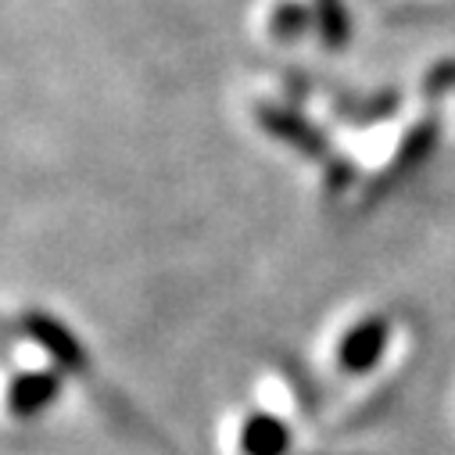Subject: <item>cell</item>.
Listing matches in <instances>:
<instances>
[{"mask_svg": "<svg viewBox=\"0 0 455 455\" xmlns=\"http://www.w3.org/2000/svg\"><path fill=\"white\" fill-rule=\"evenodd\" d=\"M315 4V29L330 51L348 47L352 40V12L345 0H312Z\"/></svg>", "mask_w": 455, "mask_h": 455, "instance_id": "7", "label": "cell"}, {"mask_svg": "<svg viewBox=\"0 0 455 455\" xmlns=\"http://www.w3.org/2000/svg\"><path fill=\"white\" fill-rule=\"evenodd\" d=\"M312 22H315V19H312V12H308L305 4H298V0H283V4L273 8L269 29H273L276 40H298V36L308 33Z\"/></svg>", "mask_w": 455, "mask_h": 455, "instance_id": "8", "label": "cell"}, {"mask_svg": "<svg viewBox=\"0 0 455 455\" xmlns=\"http://www.w3.org/2000/svg\"><path fill=\"white\" fill-rule=\"evenodd\" d=\"M387 337H391V323L384 315H366L359 319L337 345V366L345 373H370L384 352H387Z\"/></svg>", "mask_w": 455, "mask_h": 455, "instance_id": "2", "label": "cell"}, {"mask_svg": "<svg viewBox=\"0 0 455 455\" xmlns=\"http://www.w3.org/2000/svg\"><path fill=\"white\" fill-rule=\"evenodd\" d=\"M434 144H437V130H434V123H423V126H416L409 137H405V144L398 148V155H395V162H391V169L380 176V187H391L398 176H409L430 151H434Z\"/></svg>", "mask_w": 455, "mask_h": 455, "instance_id": "6", "label": "cell"}, {"mask_svg": "<svg viewBox=\"0 0 455 455\" xmlns=\"http://www.w3.org/2000/svg\"><path fill=\"white\" fill-rule=\"evenodd\" d=\"M19 330L33 340L36 348H44V352L51 355V363H54L61 373L83 377V373L90 370L86 348L79 345V337H76L61 319H54V315L33 308V312H22V315H19Z\"/></svg>", "mask_w": 455, "mask_h": 455, "instance_id": "1", "label": "cell"}, {"mask_svg": "<svg viewBox=\"0 0 455 455\" xmlns=\"http://www.w3.org/2000/svg\"><path fill=\"white\" fill-rule=\"evenodd\" d=\"M291 427L273 412H251L241 427V451L244 455H287L291 451Z\"/></svg>", "mask_w": 455, "mask_h": 455, "instance_id": "5", "label": "cell"}, {"mask_svg": "<svg viewBox=\"0 0 455 455\" xmlns=\"http://www.w3.org/2000/svg\"><path fill=\"white\" fill-rule=\"evenodd\" d=\"M61 395V377L51 373V370H29V373H19L12 380V391H8V409L22 419H33L40 416L44 409H51Z\"/></svg>", "mask_w": 455, "mask_h": 455, "instance_id": "4", "label": "cell"}, {"mask_svg": "<svg viewBox=\"0 0 455 455\" xmlns=\"http://www.w3.org/2000/svg\"><path fill=\"white\" fill-rule=\"evenodd\" d=\"M259 123L266 126V133L287 148H294L298 155H308V158H323L330 151V140L326 133L308 123L301 111L287 108V104H262L259 108Z\"/></svg>", "mask_w": 455, "mask_h": 455, "instance_id": "3", "label": "cell"}]
</instances>
